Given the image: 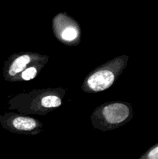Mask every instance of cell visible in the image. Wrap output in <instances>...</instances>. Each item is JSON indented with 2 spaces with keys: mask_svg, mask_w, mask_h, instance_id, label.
I'll list each match as a JSON object with an SVG mask.
<instances>
[{
  "mask_svg": "<svg viewBox=\"0 0 158 159\" xmlns=\"http://www.w3.org/2000/svg\"><path fill=\"white\" fill-rule=\"evenodd\" d=\"M1 123L4 127L14 133L25 135H37L43 130V124L30 116L8 113Z\"/></svg>",
  "mask_w": 158,
  "mask_h": 159,
  "instance_id": "5b68a950",
  "label": "cell"
},
{
  "mask_svg": "<svg viewBox=\"0 0 158 159\" xmlns=\"http://www.w3.org/2000/svg\"><path fill=\"white\" fill-rule=\"evenodd\" d=\"M66 90L62 89L33 90L15 97L19 104L18 110L22 113L46 114L62 105V99Z\"/></svg>",
  "mask_w": 158,
  "mask_h": 159,
  "instance_id": "6da1fadb",
  "label": "cell"
},
{
  "mask_svg": "<svg viewBox=\"0 0 158 159\" xmlns=\"http://www.w3.org/2000/svg\"><path fill=\"white\" fill-rule=\"evenodd\" d=\"M47 61L48 60L43 61L30 65V67H27L24 71H22L20 75V81H29L35 79L40 70L47 63Z\"/></svg>",
  "mask_w": 158,
  "mask_h": 159,
  "instance_id": "52a82bcc",
  "label": "cell"
},
{
  "mask_svg": "<svg viewBox=\"0 0 158 159\" xmlns=\"http://www.w3.org/2000/svg\"><path fill=\"white\" fill-rule=\"evenodd\" d=\"M133 116V108L125 102H105L94 110L91 116V124L95 129L107 131L122 127Z\"/></svg>",
  "mask_w": 158,
  "mask_h": 159,
  "instance_id": "3957f363",
  "label": "cell"
},
{
  "mask_svg": "<svg viewBox=\"0 0 158 159\" xmlns=\"http://www.w3.org/2000/svg\"><path fill=\"white\" fill-rule=\"evenodd\" d=\"M53 30L56 37L64 43L78 42L80 39V27L68 16L59 14L53 20Z\"/></svg>",
  "mask_w": 158,
  "mask_h": 159,
  "instance_id": "8992f818",
  "label": "cell"
},
{
  "mask_svg": "<svg viewBox=\"0 0 158 159\" xmlns=\"http://www.w3.org/2000/svg\"><path fill=\"white\" fill-rule=\"evenodd\" d=\"M128 61V55H120L96 68L86 76L82 84V90L87 93L107 90L121 75Z\"/></svg>",
  "mask_w": 158,
  "mask_h": 159,
  "instance_id": "7a4b0ae2",
  "label": "cell"
},
{
  "mask_svg": "<svg viewBox=\"0 0 158 159\" xmlns=\"http://www.w3.org/2000/svg\"><path fill=\"white\" fill-rule=\"evenodd\" d=\"M46 60H49L47 56L38 53L24 52L15 54L9 59L5 67V78L9 81H20V75L28 65H34Z\"/></svg>",
  "mask_w": 158,
  "mask_h": 159,
  "instance_id": "277c9868",
  "label": "cell"
},
{
  "mask_svg": "<svg viewBox=\"0 0 158 159\" xmlns=\"http://www.w3.org/2000/svg\"><path fill=\"white\" fill-rule=\"evenodd\" d=\"M140 159H158V144L153 146L148 152H146Z\"/></svg>",
  "mask_w": 158,
  "mask_h": 159,
  "instance_id": "ba28073f",
  "label": "cell"
}]
</instances>
